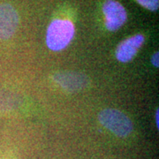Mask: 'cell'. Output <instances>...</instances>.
Here are the masks:
<instances>
[{
  "mask_svg": "<svg viewBox=\"0 0 159 159\" xmlns=\"http://www.w3.org/2000/svg\"><path fill=\"white\" fill-rule=\"evenodd\" d=\"M144 36L142 34L134 35L122 42L116 50V57L122 63H127L135 57L139 49L144 43Z\"/></svg>",
  "mask_w": 159,
  "mask_h": 159,
  "instance_id": "5b68a950",
  "label": "cell"
},
{
  "mask_svg": "<svg viewBox=\"0 0 159 159\" xmlns=\"http://www.w3.org/2000/svg\"><path fill=\"white\" fill-rule=\"evenodd\" d=\"M151 62L153 64L154 66L158 67L159 66V58H158V52L154 53V55L151 57Z\"/></svg>",
  "mask_w": 159,
  "mask_h": 159,
  "instance_id": "ba28073f",
  "label": "cell"
},
{
  "mask_svg": "<svg viewBox=\"0 0 159 159\" xmlns=\"http://www.w3.org/2000/svg\"><path fill=\"white\" fill-rule=\"evenodd\" d=\"M156 122H157V126L158 127V109L157 110V112H156Z\"/></svg>",
  "mask_w": 159,
  "mask_h": 159,
  "instance_id": "9c48e42d",
  "label": "cell"
},
{
  "mask_svg": "<svg viewBox=\"0 0 159 159\" xmlns=\"http://www.w3.org/2000/svg\"><path fill=\"white\" fill-rule=\"evenodd\" d=\"M98 119L105 128L117 136H128L133 131L131 119L118 110L105 109L99 113Z\"/></svg>",
  "mask_w": 159,
  "mask_h": 159,
  "instance_id": "7a4b0ae2",
  "label": "cell"
},
{
  "mask_svg": "<svg viewBox=\"0 0 159 159\" xmlns=\"http://www.w3.org/2000/svg\"><path fill=\"white\" fill-rule=\"evenodd\" d=\"M137 3L144 7L145 9H148L149 11H157L158 9L159 0H136Z\"/></svg>",
  "mask_w": 159,
  "mask_h": 159,
  "instance_id": "52a82bcc",
  "label": "cell"
},
{
  "mask_svg": "<svg viewBox=\"0 0 159 159\" xmlns=\"http://www.w3.org/2000/svg\"><path fill=\"white\" fill-rule=\"evenodd\" d=\"M19 24V16L16 10L9 4L0 5V39L11 37Z\"/></svg>",
  "mask_w": 159,
  "mask_h": 159,
  "instance_id": "277c9868",
  "label": "cell"
},
{
  "mask_svg": "<svg viewBox=\"0 0 159 159\" xmlns=\"http://www.w3.org/2000/svg\"><path fill=\"white\" fill-rule=\"evenodd\" d=\"M74 26L68 20L57 19L49 25L46 34V43L53 51L64 50L73 40Z\"/></svg>",
  "mask_w": 159,
  "mask_h": 159,
  "instance_id": "6da1fadb",
  "label": "cell"
},
{
  "mask_svg": "<svg viewBox=\"0 0 159 159\" xmlns=\"http://www.w3.org/2000/svg\"><path fill=\"white\" fill-rule=\"evenodd\" d=\"M105 27L109 31H117L126 21L127 14L124 6L116 0H107L102 6Z\"/></svg>",
  "mask_w": 159,
  "mask_h": 159,
  "instance_id": "3957f363",
  "label": "cell"
},
{
  "mask_svg": "<svg viewBox=\"0 0 159 159\" xmlns=\"http://www.w3.org/2000/svg\"><path fill=\"white\" fill-rule=\"evenodd\" d=\"M57 84L68 91H77L83 89L88 83L85 75L77 73H62L55 76Z\"/></svg>",
  "mask_w": 159,
  "mask_h": 159,
  "instance_id": "8992f818",
  "label": "cell"
}]
</instances>
